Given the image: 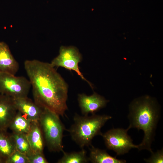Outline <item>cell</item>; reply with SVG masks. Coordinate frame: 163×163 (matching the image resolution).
<instances>
[{"instance_id":"1","label":"cell","mask_w":163,"mask_h":163,"mask_svg":"<svg viewBox=\"0 0 163 163\" xmlns=\"http://www.w3.org/2000/svg\"><path fill=\"white\" fill-rule=\"evenodd\" d=\"M24 65L35 102L43 108L63 116L68 109V91L64 79L50 63L27 60Z\"/></svg>"},{"instance_id":"2","label":"cell","mask_w":163,"mask_h":163,"mask_svg":"<svg viewBox=\"0 0 163 163\" xmlns=\"http://www.w3.org/2000/svg\"><path fill=\"white\" fill-rule=\"evenodd\" d=\"M160 117V108L154 99L148 96L134 100L130 104L128 118V127L142 130L144 136L142 142L138 145L139 151L146 150L153 153L151 145L154 140L157 124Z\"/></svg>"},{"instance_id":"3","label":"cell","mask_w":163,"mask_h":163,"mask_svg":"<svg viewBox=\"0 0 163 163\" xmlns=\"http://www.w3.org/2000/svg\"><path fill=\"white\" fill-rule=\"evenodd\" d=\"M107 115L92 114L90 116H80L76 113L73 117V123L68 131L72 139L81 149L91 145L93 139L97 135H101L102 127L112 118Z\"/></svg>"},{"instance_id":"4","label":"cell","mask_w":163,"mask_h":163,"mask_svg":"<svg viewBox=\"0 0 163 163\" xmlns=\"http://www.w3.org/2000/svg\"><path fill=\"white\" fill-rule=\"evenodd\" d=\"M59 116L46 108H43L38 121L45 143L51 152H63V132L64 126Z\"/></svg>"},{"instance_id":"5","label":"cell","mask_w":163,"mask_h":163,"mask_svg":"<svg viewBox=\"0 0 163 163\" xmlns=\"http://www.w3.org/2000/svg\"><path fill=\"white\" fill-rule=\"evenodd\" d=\"M129 129L128 128H113L102 133L101 136L107 149L114 151L118 155L127 153L132 149H138V145L133 144L128 134Z\"/></svg>"},{"instance_id":"6","label":"cell","mask_w":163,"mask_h":163,"mask_svg":"<svg viewBox=\"0 0 163 163\" xmlns=\"http://www.w3.org/2000/svg\"><path fill=\"white\" fill-rule=\"evenodd\" d=\"M31 85L29 80L23 76L0 73V93L13 98L27 97Z\"/></svg>"},{"instance_id":"7","label":"cell","mask_w":163,"mask_h":163,"mask_svg":"<svg viewBox=\"0 0 163 163\" xmlns=\"http://www.w3.org/2000/svg\"><path fill=\"white\" fill-rule=\"evenodd\" d=\"M82 58V55L76 47L61 46L60 48L59 55L50 63L54 67H62L75 71L93 89L92 84L84 77L79 70L78 65Z\"/></svg>"},{"instance_id":"8","label":"cell","mask_w":163,"mask_h":163,"mask_svg":"<svg viewBox=\"0 0 163 163\" xmlns=\"http://www.w3.org/2000/svg\"><path fill=\"white\" fill-rule=\"evenodd\" d=\"M78 101L82 114L88 115L95 113L106 106L109 101L104 97L94 92L88 96L84 94L78 95Z\"/></svg>"},{"instance_id":"9","label":"cell","mask_w":163,"mask_h":163,"mask_svg":"<svg viewBox=\"0 0 163 163\" xmlns=\"http://www.w3.org/2000/svg\"><path fill=\"white\" fill-rule=\"evenodd\" d=\"M17 111L13 98L0 93V130L7 131Z\"/></svg>"},{"instance_id":"10","label":"cell","mask_w":163,"mask_h":163,"mask_svg":"<svg viewBox=\"0 0 163 163\" xmlns=\"http://www.w3.org/2000/svg\"><path fill=\"white\" fill-rule=\"evenodd\" d=\"M14 99L18 111L31 121H38L43 109L27 97Z\"/></svg>"},{"instance_id":"11","label":"cell","mask_w":163,"mask_h":163,"mask_svg":"<svg viewBox=\"0 0 163 163\" xmlns=\"http://www.w3.org/2000/svg\"><path fill=\"white\" fill-rule=\"evenodd\" d=\"M19 69V64L12 55L8 45L4 42H0V73L15 75Z\"/></svg>"},{"instance_id":"12","label":"cell","mask_w":163,"mask_h":163,"mask_svg":"<svg viewBox=\"0 0 163 163\" xmlns=\"http://www.w3.org/2000/svg\"><path fill=\"white\" fill-rule=\"evenodd\" d=\"M26 136L33 152L43 153L45 143L38 121L31 122L30 130Z\"/></svg>"},{"instance_id":"13","label":"cell","mask_w":163,"mask_h":163,"mask_svg":"<svg viewBox=\"0 0 163 163\" xmlns=\"http://www.w3.org/2000/svg\"><path fill=\"white\" fill-rule=\"evenodd\" d=\"M89 148V161L93 163H125L124 160L119 159L110 155L106 150L94 147Z\"/></svg>"},{"instance_id":"14","label":"cell","mask_w":163,"mask_h":163,"mask_svg":"<svg viewBox=\"0 0 163 163\" xmlns=\"http://www.w3.org/2000/svg\"><path fill=\"white\" fill-rule=\"evenodd\" d=\"M15 150L11 134L7 131L0 130V156L5 161Z\"/></svg>"},{"instance_id":"15","label":"cell","mask_w":163,"mask_h":163,"mask_svg":"<svg viewBox=\"0 0 163 163\" xmlns=\"http://www.w3.org/2000/svg\"><path fill=\"white\" fill-rule=\"evenodd\" d=\"M31 122L18 111L9 128L13 133L27 134L30 130Z\"/></svg>"},{"instance_id":"16","label":"cell","mask_w":163,"mask_h":163,"mask_svg":"<svg viewBox=\"0 0 163 163\" xmlns=\"http://www.w3.org/2000/svg\"><path fill=\"white\" fill-rule=\"evenodd\" d=\"M62 152L63 155L57 163H85L89 161L87 152L84 148L78 152H67L63 151Z\"/></svg>"},{"instance_id":"17","label":"cell","mask_w":163,"mask_h":163,"mask_svg":"<svg viewBox=\"0 0 163 163\" xmlns=\"http://www.w3.org/2000/svg\"><path fill=\"white\" fill-rule=\"evenodd\" d=\"M11 135L16 150L25 154L27 156L33 152L26 134L12 133Z\"/></svg>"},{"instance_id":"18","label":"cell","mask_w":163,"mask_h":163,"mask_svg":"<svg viewBox=\"0 0 163 163\" xmlns=\"http://www.w3.org/2000/svg\"><path fill=\"white\" fill-rule=\"evenodd\" d=\"M5 163H29V162L26 155L16 150L6 159Z\"/></svg>"},{"instance_id":"19","label":"cell","mask_w":163,"mask_h":163,"mask_svg":"<svg viewBox=\"0 0 163 163\" xmlns=\"http://www.w3.org/2000/svg\"><path fill=\"white\" fill-rule=\"evenodd\" d=\"M144 161L147 163H162L163 162V149L158 150L151 153L149 158L144 159Z\"/></svg>"},{"instance_id":"20","label":"cell","mask_w":163,"mask_h":163,"mask_svg":"<svg viewBox=\"0 0 163 163\" xmlns=\"http://www.w3.org/2000/svg\"><path fill=\"white\" fill-rule=\"evenodd\" d=\"M29 163H47L43 153H32L27 156Z\"/></svg>"},{"instance_id":"21","label":"cell","mask_w":163,"mask_h":163,"mask_svg":"<svg viewBox=\"0 0 163 163\" xmlns=\"http://www.w3.org/2000/svg\"><path fill=\"white\" fill-rule=\"evenodd\" d=\"M5 160L0 156V163H5Z\"/></svg>"}]
</instances>
